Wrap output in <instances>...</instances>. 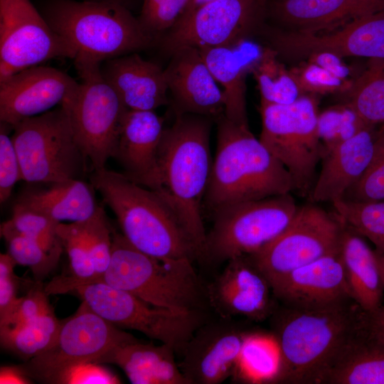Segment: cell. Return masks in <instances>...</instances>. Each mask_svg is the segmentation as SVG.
I'll return each mask as SVG.
<instances>
[{
  "label": "cell",
  "instance_id": "e575fe53",
  "mask_svg": "<svg viewBox=\"0 0 384 384\" xmlns=\"http://www.w3.org/2000/svg\"><path fill=\"white\" fill-rule=\"evenodd\" d=\"M61 323L52 311L20 327L0 330L1 346L28 361L51 346Z\"/></svg>",
  "mask_w": 384,
  "mask_h": 384
},
{
  "label": "cell",
  "instance_id": "74e56055",
  "mask_svg": "<svg viewBox=\"0 0 384 384\" xmlns=\"http://www.w3.org/2000/svg\"><path fill=\"white\" fill-rule=\"evenodd\" d=\"M9 221L18 232L36 241L48 252L61 255L64 249L57 233L59 223L18 201Z\"/></svg>",
  "mask_w": 384,
  "mask_h": 384
},
{
  "label": "cell",
  "instance_id": "9a60e30c",
  "mask_svg": "<svg viewBox=\"0 0 384 384\" xmlns=\"http://www.w3.org/2000/svg\"><path fill=\"white\" fill-rule=\"evenodd\" d=\"M76 55L30 0H0V81L47 60H74Z\"/></svg>",
  "mask_w": 384,
  "mask_h": 384
},
{
  "label": "cell",
  "instance_id": "603a6c76",
  "mask_svg": "<svg viewBox=\"0 0 384 384\" xmlns=\"http://www.w3.org/2000/svg\"><path fill=\"white\" fill-rule=\"evenodd\" d=\"M164 119L154 110H129L124 114L114 159L122 173L134 183L153 190Z\"/></svg>",
  "mask_w": 384,
  "mask_h": 384
},
{
  "label": "cell",
  "instance_id": "1f68e13d",
  "mask_svg": "<svg viewBox=\"0 0 384 384\" xmlns=\"http://www.w3.org/2000/svg\"><path fill=\"white\" fill-rule=\"evenodd\" d=\"M279 364V350L273 335L251 331L245 340L232 377L246 383H274Z\"/></svg>",
  "mask_w": 384,
  "mask_h": 384
},
{
  "label": "cell",
  "instance_id": "e0dca14e",
  "mask_svg": "<svg viewBox=\"0 0 384 384\" xmlns=\"http://www.w3.org/2000/svg\"><path fill=\"white\" fill-rule=\"evenodd\" d=\"M219 319L201 324L181 354L178 366L188 384H219L235 372L252 331L233 319Z\"/></svg>",
  "mask_w": 384,
  "mask_h": 384
},
{
  "label": "cell",
  "instance_id": "5b68a950",
  "mask_svg": "<svg viewBox=\"0 0 384 384\" xmlns=\"http://www.w3.org/2000/svg\"><path fill=\"white\" fill-rule=\"evenodd\" d=\"M110 265L100 282L127 292L157 307L206 314L207 284L189 260H161L132 245L112 229Z\"/></svg>",
  "mask_w": 384,
  "mask_h": 384
},
{
  "label": "cell",
  "instance_id": "ab89813d",
  "mask_svg": "<svg viewBox=\"0 0 384 384\" xmlns=\"http://www.w3.org/2000/svg\"><path fill=\"white\" fill-rule=\"evenodd\" d=\"M75 223L79 227L88 247L95 272V282H99L110 263L112 229L105 210L101 206L91 218Z\"/></svg>",
  "mask_w": 384,
  "mask_h": 384
},
{
  "label": "cell",
  "instance_id": "f907efd6",
  "mask_svg": "<svg viewBox=\"0 0 384 384\" xmlns=\"http://www.w3.org/2000/svg\"><path fill=\"white\" fill-rule=\"evenodd\" d=\"M366 321L373 334L384 343V306L371 312L366 311Z\"/></svg>",
  "mask_w": 384,
  "mask_h": 384
},
{
  "label": "cell",
  "instance_id": "ffe728a7",
  "mask_svg": "<svg viewBox=\"0 0 384 384\" xmlns=\"http://www.w3.org/2000/svg\"><path fill=\"white\" fill-rule=\"evenodd\" d=\"M283 306L314 309L353 299L339 252L299 267L271 284Z\"/></svg>",
  "mask_w": 384,
  "mask_h": 384
},
{
  "label": "cell",
  "instance_id": "f35d334b",
  "mask_svg": "<svg viewBox=\"0 0 384 384\" xmlns=\"http://www.w3.org/2000/svg\"><path fill=\"white\" fill-rule=\"evenodd\" d=\"M366 127H369L346 104L334 106L319 112L318 134L326 153Z\"/></svg>",
  "mask_w": 384,
  "mask_h": 384
},
{
  "label": "cell",
  "instance_id": "bcb514c9",
  "mask_svg": "<svg viewBox=\"0 0 384 384\" xmlns=\"http://www.w3.org/2000/svg\"><path fill=\"white\" fill-rule=\"evenodd\" d=\"M54 384H117L119 378L100 364L85 362L72 365L55 375Z\"/></svg>",
  "mask_w": 384,
  "mask_h": 384
},
{
  "label": "cell",
  "instance_id": "f5cc1de1",
  "mask_svg": "<svg viewBox=\"0 0 384 384\" xmlns=\"http://www.w3.org/2000/svg\"><path fill=\"white\" fill-rule=\"evenodd\" d=\"M378 254V261L380 264V267L381 269L383 280H384V253H379L376 252Z\"/></svg>",
  "mask_w": 384,
  "mask_h": 384
},
{
  "label": "cell",
  "instance_id": "4fadbf2b",
  "mask_svg": "<svg viewBox=\"0 0 384 384\" xmlns=\"http://www.w3.org/2000/svg\"><path fill=\"white\" fill-rule=\"evenodd\" d=\"M265 22L266 0H215L183 14L156 46L171 55L183 47L231 45L259 33Z\"/></svg>",
  "mask_w": 384,
  "mask_h": 384
},
{
  "label": "cell",
  "instance_id": "816d5d0a",
  "mask_svg": "<svg viewBox=\"0 0 384 384\" xmlns=\"http://www.w3.org/2000/svg\"><path fill=\"white\" fill-rule=\"evenodd\" d=\"M213 1L215 0H188L183 14L191 13Z\"/></svg>",
  "mask_w": 384,
  "mask_h": 384
},
{
  "label": "cell",
  "instance_id": "7c38bea8",
  "mask_svg": "<svg viewBox=\"0 0 384 384\" xmlns=\"http://www.w3.org/2000/svg\"><path fill=\"white\" fill-rule=\"evenodd\" d=\"M343 223L311 202L298 210L286 229L248 255L270 283L291 271L340 250Z\"/></svg>",
  "mask_w": 384,
  "mask_h": 384
},
{
  "label": "cell",
  "instance_id": "ac0fdd59",
  "mask_svg": "<svg viewBox=\"0 0 384 384\" xmlns=\"http://www.w3.org/2000/svg\"><path fill=\"white\" fill-rule=\"evenodd\" d=\"M207 295L210 309L225 319L260 321L277 308L270 282L248 255L228 260L222 272L207 284Z\"/></svg>",
  "mask_w": 384,
  "mask_h": 384
},
{
  "label": "cell",
  "instance_id": "9c48e42d",
  "mask_svg": "<svg viewBox=\"0 0 384 384\" xmlns=\"http://www.w3.org/2000/svg\"><path fill=\"white\" fill-rule=\"evenodd\" d=\"M298 208L289 193L215 210L201 260L220 264L257 252L286 229Z\"/></svg>",
  "mask_w": 384,
  "mask_h": 384
},
{
  "label": "cell",
  "instance_id": "7bdbcfd3",
  "mask_svg": "<svg viewBox=\"0 0 384 384\" xmlns=\"http://www.w3.org/2000/svg\"><path fill=\"white\" fill-rule=\"evenodd\" d=\"M289 70L303 95L344 93L354 80H342L309 61L299 62Z\"/></svg>",
  "mask_w": 384,
  "mask_h": 384
},
{
  "label": "cell",
  "instance_id": "7a4b0ae2",
  "mask_svg": "<svg viewBox=\"0 0 384 384\" xmlns=\"http://www.w3.org/2000/svg\"><path fill=\"white\" fill-rule=\"evenodd\" d=\"M364 314L353 299L314 309L276 308L271 316L280 364L274 383L322 384Z\"/></svg>",
  "mask_w": 384,
  "mask_h": 384
},
{
  "label": "cell",
  "instance_id": "8992f818",
  "mask_svg": "<svg viewBox=\"0 0 384 384\" xmlns=\"http://www.w3.org/2000/svg\"><path fill=\"white\" fill-rule=\"evenodd\" d=\"M41 13L76 56L102 63L156 46L137 18L116 0H48Z\"/></svg>",
  "mask_w": 384,
  "mask_h": 384
},
{
  "label": "cell",
  "instance_id": "7dc6e473",
  "mask_svg": "<svg viewBox=\"0 0 384 384\" xmlns=\"http://www.w3.org/2000/svg\"><path fill=\"white\" fill-rule=\"evenodd\" d=\"M17 264L9 253L0 255V322L6 320L21 300L16 296L19 278L14 272Z\"/></svg>",
  "mask_w": 384,
  "mask_h": 384
},
{
  "label": "cell",
  "instance_id": "4dcf8cb0",
  "mask_svg": "<svg viewBox=\"0 0 384 384\" xmlns=\"http://www.w3.org/2000/svg\"><path fill=\"white\" fill-rule=\"evenodd\" d=\"M57 233L68 257L70 272L53 278L45 286L48 295L68 293L96 282L90 254L78 225L60 223Z\"/></svg>",
  "mask_w": 384,
  "mask_h": 384
},
{
  "label": "cell",
  "instance_id": "d590c367",
  "mask_svg": "<svg viewBox=\"0 0 384 384\" xmlns=\"http://www.w3.org/2000/svg\"><path fill=\"white\" fill-rule=\"evenodd\" d=\"M334 213L347 226L384 253V201L356 202L339 199L331 203Z\"/></svg>",
  "mask_w": 384,
  "mask_h": 384
},
{
  "label": "cell",
  "instance_id": "d4e9b609",
  "mask_svg": "<svg viewBox=\"0 0 384 384\" xmlns=\"http://www.w3.org/2000/svg\"><path fill=\"white\" fill-rule=\"evenodd\" d=\"M378 128L366 127L326 153L309 198L313 203L331 202L346 192L365 174L376 152Z\"/></svg>",
  "mask_w": 384,
  "mask_h": 384
},
{
  "label": "cell",
  "instance_id": "681fc988",
  "mask_svg": "<svg viewBox=\"0 0 384 384\" xmlns=\"http://www.w3.org/2000/svg\"><path fill=\"white\" fill-rule=\"evenodd\" d=\"M31 383L29 378L23 373L19 366L1 367V384H28Z\"/></svg>",
  "mask_w": 384,
  "mask_h": 384
},
{
  "label": "cell",
  "instance_id": "d6a6232c",
  "mask_svg": "<svg viewBox=\"0 0 384 384\" xmlns=\"http://www.w3.org/2000/svg\"><path fill=\"white\" fill-rule=\"evenodd\" d=\"M346 105L367 127L384 125V60H368L367 66L346 92Z\"/></svg>",
  "mask_w": 384,
  "mask_h": 384
},
{
  "label": "cell",
  "instance_id": "b9f144b4",
  "mask_svg": "<svg viewBox=\"0 0 384 384\" xmlns=\"http://www.w3.org/2000/svg\"><path fill=\"white\" fill-rule=\"evenodd\" d=\"M188 0H144L137 19L144 31L156 42L183 14Z\"/></svg>",
  "mask_w": 384,
  "mask_h": 384
},
{
  "label": "cell",
  "instance_id": "ba28073f",
  "mask_svg": "<svg viewBox=\"0 0 384 384\" xmlns=\"http://www.w3.org/2000/svg\"><path fill=\"white\" fill-rule=\"evenodd\" d=\"M80 78L75 95L60 106L65 108L74 137L93 171L106 169L113 158L127 109L103 78L100 62L76 56Z\"/></svg>",
  "mask_w": 384,
  "mask_h": 384
},
{
  "label": "cell",
  "instance_id": "f6af8a7d",
  "mask_svg": "<svg viewBox=\"0 0 384 384\" xmlns=\"http://www.w3.org/2000/svg\"><path fill=\"white\" fill-rule=\"evenodd\" d=\"M12 127L0 124V202L4 203L11 196L16 183L22 180L21 170L11 137Z\"/></svg>",
  "mask_w": 384,
  "mask_h": 384
},
{
  "label": "cell",
  "instance_id": "60d3db41",
  "mask_svg": "<svg viewBox=\"0 0 384 384\" xmlns=\"http://www.w3.org/2000/svg\"><path fill=\"white\" fill-rule=\"evenodd\" d=\"M343 199L356 202L384 201L383 126L378 127L376 152L371 164L363 176L346 192Z\"/></svg>",
  "mask_w": 384,
  "mask_h": 384
},
{
  "label": "cell",
  "instance_id": "cb8c5ba5",
  "mask_svg": "<svg viewBox=\"0 0 384 384\" xmlns=\"http://www.w3.org/2000/svg\"><path fill=\"white\" fill-rule=\"evenodd\" d=\"M100 70L127 110L155 111L170 104L164 69L137 53L106 60Z\"/></svg>",
  "mask_w": 384,
  "mask_h": 384
},
{
  "label": "cell",
  "instance_id": "f546056e",
  "mask_svg": "<svg viewBox=\"0 0 384 384\" xmlns=\"http://www.w3.org/2000/svg\"><path fill=\"white\" fill-rule=\"evenodd\" d=\"M95 188L78 178L50 183L48 188L30 189L17 200L38 210L58 223H79L98 210Z\"/></svg>",
  "mask_w": 384,
  "mask_h": 384
},
{
  "label": "cell",
  "instance_id": "52a82bcc",
  "mask_svg": "<svg viewBox=\"0 0 384 384\" xmlns=\"http://www.w3.org/2000/svg\"><path fill=\"white\" fill-rule=\"evenodd\" d=\"M260 140L291 175L294 191L309 198L326 151L318 134V107L311 95L291 104L261 101Z\"/></svg>",
  "mask_w": 384,
  "mask_h": 384
},
{
  "label": "cell",
  "instance_id": "5bb4252c",
  "mask_svg": "<svg viewBox=\"0 0 384 384\" xmlns=\"http://www.w3.org/2000/svg\"><path fill=\"white\" fill-rule=\"evenodd\" d=\"M135 339L82 301L74 314L62 320L51 346L19 366L28 378L50 383L65 368L80 363H95L114 346Z\"/></svg>",
  "mask_w": 384,
  "mask_h": 384
},
{
  "label": "cell",
  "instance_id": "484cf974",
  "mask_svg": "<svg viewBox=\"0 0 384 384\" xmlns=\"http://www.w3.org/2000/svg\"><path fill=\"white\" fill-rule=\"evenodd\" d=\"M262 48L245 39L231 45L198 49L213 78L223 88L225 117L240 124L248 125L246 76L258 61Z\"/></svg>",
  "mask_w": 384,
  "mask_h": 384
},
{
  "label": "cell",
  "instance_id": "f1b7e54d",
  "mask_svg": "<svg viewBox=\"0 0 384 384\" xmlns=\"http://www.w3.org/2000/svg\"><path fill=\"white\" fill-rule=\"evenodd\" d=\"M322 384H384V343L370 330L366 311Z\"/></svg>",
  "mask_w": 384,
  "mask_h": 384
},
{
  "label": "cell",
  "instance_id": "db71d44e",
  "mask_svg": "<svg viewBox=\"0 0 384 384\" xmlns=\"http://www.w3.org/2000/svg\"><path fill=\"white\" fill-rule=\"evenodd\" d=\"M116 1H119V2H121V3H123V1H126V0H116Z\"/></svg>",
  "mask_w": 384,
  "mask_h": 384
},
{
  "label": "cell",
  "instance_id": "277c9868",
  "mask_svg": "<svg viewBox=\"0 0 384 384\" xmlns=\"http://www.w3.org/2000/svg\"><path fill=\"white\" fill-rule=\"evenodd\" d=\"M90 183L134 247L161 260H198L188 235L153 191L107 169L93 171Z\"/></svg>",
  "mask_w": 384,
  "mask_h": 384
},
{
  "label": "cell",
  "instance_id": "836d02e7",
  "mask_svg": "<svg viewBox=\"0 0 384 384\" xmlns=\"http://www.w3.org/2000/svg\"><path fill=\"white\" fill-rule=\"evenodd\" d=\"M252 73L257 82L261 101L287 105L303 95L289 70L268 46L263 47Z\"/></svg>",
  "mask_w": 384,
  "mask_h": 384
},
{
  "label": "cell",
  "instance_id": "2e32d148",
  "mask_svg": "<svg viewBox=\"0 0 384 384\" xmlns=\"http://www.w3.org/2000/svg\"><path fill=\"white\" fill-rule=\"evenodd\" d=\"M260 33L281 60L299 63L321 52L384 60V9L327 31L287 32L265 23Z\"/></svg>",
  "mask_w": 384,
  "mask_h": 384
},
{
  "label": "cell",
  "instance_id": "3957f363",
  "mask_svg": "<svg viewBox=\"0 0 384 384\" xmlns=\"http://www.w3.org/2000/svg\"><path fill=\"white\" fill-rule=\"evenodd\" d=\"M203 205L210 213L231 204L294 191L286 168L251 132L222 115Z\"/></svg>",
  "mask_w": 384,
  "mask_h": 384
},
{
  "label": "cell",
  "instance_id": "8d00e7d4",
  "mask_svg": "<svg viewBox=\"0 0 384 384\" xmlns=\"http://www.w3.org/2000/svg\"><path fill=\"white\" fill-rule=\"evenodd\" d=\"M7 245V253L17 265L28 267L36 282H41L56 267L60 256L46 250L33 239L18 232L8 220L0 228Z\"/></svg>",
  "mask_w": 384,
  "mask_h": 384
},
{
  "label": "cell",
  "instance_id": "8fae6325",
  "mask_svg": "<svg viewBox=\"0 0 384 384\" xmlns=\"http://www.w3.org/2000/svg\"><path fill=\"white\" fill-rule=\"evenodd\" d=\"M73 292L98 315L119 328L139 331L181 354L206 314L183 313L153 306L124 290L99 282Z\"/></svg>",
  "mask_w": 384,
  "mask_h": 384
},
{
  "label": "cell",
  "instance_id": "11a10c76",
  "mask_svg": "<svg viewBox=\"0 0 384 384\" xmlns=\"http://www.w3.org/2000/svg\"><path fill=\"white\" fill-rule=\"evenodd\" d=\"M384 127V125H383Z\"/></svg>",
  "mask_w": 384,
  "mask_h": 384
},
{
  "label": "cell",
  "instance_id": "c3c4849f",
  "mask_svg": "<svg viewBox=\"0 0 384 384\" xmlns=\"http://www.w3.org/2000/svg\"><path fill=\"white\" fill-rule=\"evenodd\" d=\"M304 61L314 63L342 80H352L349 79L351 69L342 58L335 54L327 52L316 53L309 56Z\"/></svg>",
  "mask_w": 384,
  "mask_h": 384
},
{
  "label": "cell",
  "instance_id": "4316f807",
  "mask_svg": "<svg viewBox=\"0 0 384 384\" xmlns=\"http://www.w3.org/2000/svg\"><path fill=\"white\" fill-rule=\"evenodd\" d=\"M175 349L138 339L109 350L95 363L115 364L133 384H188L176 361Z\"/></svg>",
  "mask_w": 384,
  "mask_h": 384
},
{
  "label": "cell",
  "instance_id": "6da1fadb",
  "mask_svg": "<svg viewBox=\"0 0 384 384\" xmlns=\"http://www.w3.org/2000/svg\"><path fill=\"white\" fill-rule=\"evenodd\" d=\"M159 149L153 191L178 220L201 260L206 231L202 208L213 159L210 136L214 121L193 114H174Z\"/></svg>",
  "mask_w": 384,
  "mask_h": 384
},
{
  "label": "cell",
  "instance_id": "7402d4cb",
  "mask_svg": "<svg viewBox=\"0 0 384 384\" xmlns=\"http://www.w3.org/2000/svg\"><path fill=\"white\" fill-rule=\"evenodd\" d=\"M383 9L384 0H266V21L284 31L319 33Z\"/></svg>",
  "mask_w": 384,
  "mask_h": 384
},
{
  "label": "cell",
  "instance_id": "ee69618b",
  "mask_svg": "<svg viewBox=\"0 0 384 384\" xmlns=\"http://www.w3.org/2000/svg\"><path fill=\"white\" fill-rule=\"evenodd\" d=\"M45 286L41 282L36 283L21 300L13 313L0 322V330L20 327L53 310L49 304Z\"/></svg>",
  "mask_w": 384,
  "mask_h": 384
},
{
  "label": "cell",
  "instance_id": "83f0119b",
  "mask_svg": "<svg viewBox=\"0 0 384 384\" xmlns=\"http://www.w3.org/2000/svg\"><path fill=\"white\" fill-rule=\"evenodd\" d=\"M339 253L353 300L365 311L378 309L383 305L384 280L376 251L343 223Z\"/></svg>",
  "mask_w": 384,
  "mask_h": 384
},
{
  "label": "cell",
  "instance_id": "d6986e66",
  "mask_svg": "<svg viewBox=\"0 0 384 384\" xmlns=\"http://www.w3.org/2000/svg\"><path fill=\"white\" fill-rule=\"evenodd\" d=\"M79 82L58 69L35 65L0 81V122L11 127L68 102Z\"/></svg>",
  "mask_w": 384,
  "mask_h": 384
},
{
  "label": "cell",
  "instance_id": "44dd1931",
  "mask_svg": "<svg viewBox=\"0 0 384 384\" xmlns=\"http://www.w3.org/2000/svg\"><path fill=\"white\" fill-rule=\"evenodd\" d=\"M170 56L164 74L174 113L201 115L215 122L224 114V94L199 50L183 47Z\"/></svg>",
  "mask_w": 384,
  "mask_h": 384
},
{
  "label": "cell",
  "instance_id": "30bf717a",
  "mask_svg": "<svg viewBox=\"0 0 384 384\" xmlns=\"http://www.w3.org/2000/svg\"><path fill=\"white\" fill-rule=\"evenodd\" d=\"M12 129L23 181L50 184L78 178L86 170L64 107L24 119Z\"/></svg>",
  "mask_w": 384,
  "mask_h": 384
}]
</instances>
